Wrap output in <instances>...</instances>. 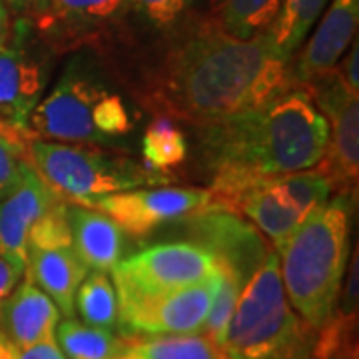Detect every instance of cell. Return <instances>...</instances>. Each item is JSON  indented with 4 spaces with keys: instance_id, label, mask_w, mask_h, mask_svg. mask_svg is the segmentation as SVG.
Returning <instances> with one entry per match:
<instances>
[{
    "instance_id": "obj_1",
    "label": "cell",
    "mask_w": 359,
    "mask_h": 359,
    "mask_svg": "<svg viewBox=\"0 0 359 359\" xmlns=\"http://www.w3.org/2000/svg\"><path fill=\"white\" fill-rule=\"evenodd\" d=\"M292 88L290 60L268 32L236 39L214 22L170 48L148 88L150 108L208 126L254 110Z\"/></svg>"
},
{
    "instance_id": "obj_2",
    "label": "cell",
    "mask_w": 359,
    "mask_h": 359,
    "mask_svg": "<svg viewBox=\"0 0 359 359\" xmlns=\"http://www.w3.org/2000/svg\"><path fill=\"white\" fill-rule=\"evenodd\" d=\"M205 164L214 174L273 178L318 166L330 124L304 88H287L268 104L200 126Z\"/></svg>"
},
{
    "instance_id": "obj_3",
    "label": "cell",
    "mask_w": 359,
    "mask_h": 359,
    "mask_svg": "<svg viewBox=\"0 0 359 359\" xmlns=\"http://www.w3.org/2000/svg\"><path fill=\"white\" fill-rule=\"evenodd\" d=\"M351 200L339 194L311 210L278 250L285 295L309 327L325 325L335 313L351 256Z\"/></svg>"
},
{
    "instance_id": "obj_4",
    "label": "cell",
    "mask_w": 359,
    "mask_h": 359,
    "mask_svg": "<svg viewBox=\"0 0 359 359\" xmlns=\"http://www.w3.org/2000/svg\"><path fill=\"white\" fill-rule=\"evenodd\" d=\"M130 130L132 118L124 100L78 66H70L54 88L42 96L28 122L30 138L90 146L110 144Z\"/></svg>"
},
{
    "instance_id": "obj_5",
    "label": "cell",
    "mask_w": 359,
    "mask_h": 359,
    "mask_svg": "<svg viewBox=\"0 0 359 359\" xmlns=\"http://www.w3.org/2000/svg\"><path fill=\"white\" fill-rule=\"evenodd\" d=\"M25 148L26 162L40 178L62 200L78 204L166 180L160 172H152L124 156L108 154L96 146H68L28 138Z\"/></svg>"
},
{
    "instance_id": "obj_6",
    "label": "cell",
    "mask_w": 359,
    "mask_h": 359,
    "mask_svg": "<svg viewBox=\"0 0 359 359\" xmlns=\"http://www.w3.org/2000/svg\"><path fill=\"white\" fill-rule=\"evenodd\" d=\"M302 327L283 290L280 256L269 252L244 283L219 347L228 359H268L292 344Z\"/></svg>"
},
{
    "instance_id": "obj_7",
    "label": "cell",
    "mask_w": 359,
    "mask_h": 359,
    "mask_svg": "<svg viewBox=\"0 0 359 359\" xmlns=\"http://www.w3.org/2000/svg\"><path fill=\"white\" fill-rule=\"evenodd\" d=\"M222 271V266L192 242H166L122 257L112 273L116 295L140 297L182 290Z\"/></svg>"
},
{
    "instance_id": "obj_8",
    "label": "cell",
    "mask_w": 359,
    "mask_h": 359,
    "mask_svg": "<svg viewBox=\"0 0 359 359\" xmlns=\"http://www.w3.org/2000/svg\"><path fill=\"white\" fill-rule=\"evenodd\" d=\"M224 269L204 282L158 295L120 297L116 325L122 337L192 335L204 332V323L218 294Z\"/></svg>"
},
{
    "instance_id": "obj_9",
    "label": "cell",
    "mask_w": 359,
    "mask_h": 359,
    "mask_svg": "<svg viewBox=\"0 0 359 359\" xmlns=\"http://www.w3.org/2000/svg\"><path fill=\"white\" fill-rule=\"evenodd\" d=\"M311 96L330 124V142L318 170L332 186V192L355 198L359 174V100L330 70L327 74L299 86Z\"/></svg>"
},
{
    "instance_id": "obj_10",
    "label": "cell",
    "mask_w": 359,
    "mask_h": 359,
    "mask_svg": "<svg viewBox=\"0 0 359 359\" xmlns=\"http://www.w3.org/2000/svg\"><path fill=\"white\" fill-rule=\"evenodd\" d=\"M28 39L30 26L20 20L0 46V134L22 148L30 138V114L42 100L48 82L46 62L34 54Z\"/></svg>"
},
{
    "instance_id": "obj_11",
    "label": "cell",
    "mask_w": 359,
    "mask_h": 359,
    "mask_svg": "<svg viewBox=\"0 0 359 359\" xmlns=\"http://www.w3.org/2000/svg\"><path fill=\"white\" fill-rule=\"evenodd\" d=\"M186 219L188 242L212 254L222 269L245 283L271 252L269 242L240 214L218 205H205Z\"/></svg>"
},
{
    "instance_id": "obj_12",
    "label": "cell",
    "mask_w": 359,
    "mask_h": 359,
    "mask_svg": "<svg viewBox=\"0 0 359 359\" xmlns=\"http://www.w3.org/2000/svg\"><path fill=\"white\" fill-rule=\"evenodd\" d=\"M210 202V190L204 188H152L108 194L84 205L110 216L132 236H146L168 222L188 218Z\"/></svg>"
},
{
    "instance_id": "obj_13",
    "label": "cell",
    "mask_w": 359,
    "mask_h": 359,
    "mask_svg": "<svg viewBox=\"0 0 359 359\" xmlns=\"http://www.w3.org/2000/svg\"><path fill=\"white\" fill-rule=\"evenodd\" d=\"M60 200L62 198L25 160L20 182L0 200V256L18 273L25 276L26 271L28 236L32 226Z\"/></svg>"
},
{
    "instance_id": "obj_14",
    "label": "cell",
    "mask_w": 359,
    "mask_h": 359,
    "mask_svg": "<svg viewBox=\"0 0 359 359\" xmlns=\"http://www.w3.org/2000/svg\"><path fill=\"white\" fill-rule=\"evenodd\" d=\"M359 22V0H332L320 26L306 46L290 60L292 88H299L334 70L355 40Z\"/></svg>"
},
{
    "instance_id": "obj_15",
    "label": "cell",
    "mask_w": 359,
    "mask_h": 359,
    "mask_svg": "<svg viewBox=\"0 0 359 359\" xmlns=\"http://www.w3.org/2000/svg\"><path fill=\"white\" fill-rule=\"evenodd\" d=\"M60 309L30 278L22 276L0 308V332L14 347L54 339Z\"/></svg>"
},
{
    "instance_id": "obj_16",
    "label": "cell",
    "mask_w": 359,
    "mask_h": 359,
    "mask_svg": "<svg viewBox=\"0 0 359 359\" xmlns=\"http://www.w3.org/2000/svg\"><path fill=\"white\" fill-rule=\"evenodd\" d=\"M25 276L50 297L65 318H74V297L80 283L88 276V268L82 264L72 244H28Z\"/></svg>"
},
{
    "instance_id": "obj_17",
    "label": "cell",
    "mask_w": 359,
    "mask_h": 359,
    "mask_svg": "<svg viewBox=\"0 0 359 359\" xmlns=\"http://www.w3.org/2000/svg\"><path fill=\"white\" fill-rule=\"evenodd\" d=\"M72 248L88 271L110 273L124 257L126 236L110 216L94 208L66 205Z\"/></svg>"
},
{
    "instance_id": "obj_18",
    "label": "cell",
    "mask_w": 359,
    "mask_h": 359,
    "mask_svg": "<svg viewBox=\"0 0 359 359\" xmlns=\"http://www.w3.org/2000/svg\"><path fill=\"white\" fill-rule=\"evenodd\" d=\"M231 212L244 214L256 226V230L273 244L276 252L287 242V238L304 219V216L276 188L273 178H257L252 182L236 198Z\"/></svg>"
},
{
    "instance_id": "obj_19",
    "label": "cell",
    "mask_w": 359,
    "mask_h": 359,
    "mask_svg": "<svg viewBox=\"0 0 359 359\" xmlns=\"http://www.w3.org/2000/svg\"><path fill=\"white\" fill-rule=\"evenodd\" d=\"M355 323L335 313L321 327L304 323L294 341L268 359H358Z\"/></svg>"
},
{
    "instance_id": "obj_20",
    "label": "cell",
    "mask_w": 359,
    "mask_h": 359,
    "mask_svg": "<svg viewBox=\"0 0 359 359\" xmlns=\"http://www.w3.org/2000/svg\"><path fill=\"white\" fill-rule=\"evenodd\" d=\"M134 0H48V11L34 25L42 32H56L65 39L68 30L84 32L120 18Z\"/></svg>"
},
{
    "instance_id": "obj_21",
    "label": "cell",
    "mask_w": 359,
    "mask_h": 359,
    "mask_svg": "<svg viewBox=\"0 0 359 359\" xmlns=\"http://www.w3.org/2000/svg\"><path fill=\"white\" fill-rule=\"evenodd\" d=\"M54 339L68 359H120L128 339L112 330L94 327L74 318L58 321Z\"/></svg>"
},
{
    "instance_id": "obj_22",
    "label": "cell",
    "mask_w": 359,
    "mask_h": 359,
    "mask_svg": "<svg viewBox=\"0 0 359 359\" xmlns=\"http://www.w3.org/2000/svg\"><path fill=\"white\" fill-rule=\"evenodd\" d=\"M120 359H228L205 334L130 337Z\"/></svg>"
},
{
    "instance_id": "obj_23",
    "label": "cell",
    "mask_w": 359,
    "mask_h": 359,
    "mask_svg": "<svg viewBox=\"0 0 359 359\" xmlns=\"http://www.w3.org/2000/svg\"><path fill=\"white\" fill-rule=\"evenodd\" d=\"M282 0H212V22L236 39L262 34L280 13Z\"/></svg>"
},
{
    "instance_id": "obj_24",
    "label": "cell",
    "mask_w": 359,
    "mask_h": 359,
    "mask_svg": "<svg viewBox=\"0 0 359 359\" xmlns=\"http://www.w3.org/2000/svg\"><path fill=\"white\" fill-rule=\"evenodd\" d=\"M325 4L327 0H282L280 13L266 30L282 56L287 60L294 58L295 50L325 11Z\"/></svg>"
},
{
    "instance_id": "obj_25",
    "label": "cell",
    "mask_w": 359,
    "mask_h": 359,
    "mask_svg": "<svg viewBox=\"0 0 359 359\" xmlns=\"http://www.w3.org/2000/svg\"><path fill=\"white\" fill-rule=\"evenodd\" d=\"M74 313L94 327H114L118 320V295L106 271H88L74 297Z\"/></svg>"
},
{
    "instance_id": "obj_26",
    "label": "cell",
    "mask_w": 359,
    "mask_h": 359,
    "mask_svg": "<svg viewBox=\"0 0 359 359\" xmlns=\"http://www.w3.org/2000/svg\"><path fill=\"white\" fill-rule=\"evenodd\" d=\"M142 154H144V166L162 174L186 160L188 142L166 116H162L156 118L144 132Z\"/></svg>"
},
{
    "instance_id": "obj_27",
    "label": "cell",
    "mask_w": 359,
    "mask_h": 359,
    "mask_svg": "<svg viewBox=\"0 0 359 359\" xmlns=\"http://www.w3.org/2000/svg\"><path fill=\"white\" fill-rule=\"evenodd\" d=\"M273 184L283 198L306 218L311 210L330 202L332 186L320 170H302L273 176Z\"/></svg>"
},
{
    "instance_id": "obj_28",
    "label": "cell",
    "mask_w": 359,
    "mask_h": 359,
    "mask_svg": "<svg viewBox=\"0 0 359 359\" xmlns=\"http://www.w3.org/2000/svg\"><path fill=\"white\" fill-rule=\"evenodd\" d=\"M242 287H244V283L240 282L231 271L224 269L218 294L214 297V304H212L210 313L205 318L204 332H202V334L210 335L218 346H222V339H224V334L228 330V323H230L231 313L236 309Z\"/></svg>"
},
{
    "instance_id": "obj_29",
    "label": "cell",
    "mask_w": 359,
    "mask_h": 359,
    "mask_svg": "<svg viewBox=\"0 0 359 359\" xmlns=\"http://www.w3.org/2000/svg\"><path fill=\"white\" fill-rule=\"evenodd\" d=\"M26 160L25 148L0 134V200L16 188Z\"/></svg>"
},
{
    "instance_id": "obj_30",
    "label": "cell",
    "mask_w": 359,
    "mask_h": 359,
    "mask_svg": "<svg viewBox=\"0 0 359 359\" xmlns=\"http://www.w3.org/2000/svg\"><path fill=\"white\" fill-rule=\"evenodd\" d=\"M188 4L190 0H134V6H138L148 20L162 28L174 25L188 8Z\"/></svg>"
},
{
    "instance_id": "obj_31",
    "label": "cell",
    "mask_w": 359,
    "mask_h": 359,
    "mask_svg": "<svg viewBox=\"0 0 359 359\" xmlns=\"http://www.w3.org/2000/svg\"><path fill=\"white\" fill-rule=\"evenodd\" d=\"M358 62H359V44L358 40L351 42V50L346 58L341 60V65L335 68L337 76L341 78V82L346 84L347 90L351 94L359 96V74H358Z\"/></svg>"
},
{
    "instance_id": "obj_32",
    "label": "cell",
    "mask_w": 359,
    "mask_h": 359,
    "mask_svg": "<svg viewBox=\"0 0 359 359\" xmlns=\"http://www.w3.org/2000/svg\"><path fill=\"white\" fill-rule=\"evenodd\" d=\"M13 359H68L58 347L56 339H44L28 347H14Z\"/></svg>"
},
{
    "instance_id": "obj_33",
    "label": "cell",
    "mask_w": 359,
    "mask_h": 359,
    "mask_svg": "<svg viewBox=\"0 0 359 359\" xmlns=\"http://www.w3.org/2000/svg\"><path fill=\"white\" fill-rule=\"evenodd\" d=\"M20 280H22V273H18L4 257L0 256V308Z\"/></svg>"
},
{
    "instance_id": "obj_34",
    "label": "cell",
    "mask_w": 359,
    "mask_h": 359,
    "mask_svg": "<svg viewBox=\"0 0 359 359\" xmlns=\"http://www.w3.org/2000/svg\"><path fill=\"white\" fill-rule=\"evenodd\" d=\"M4 2H8L14 11L28 14L34 20H39L48 11V0H4Z\"/></svg>"
},
{
    "instance_id": "obj_35",
    "label": "cell",
    "mask_w": 359,
    "mask_h": 359,
    "mask_svg": "<svg viewBox=\"0 0 359 359\" xmlns=\"http://www.w3.org/2000/svg\"><path fill=\"white\" fill-rule=\"evenodd\" d=\"M11 30H13V26H11V16H8L6 2H4V0H0V46L8 40V36H11Z\"/></svg>"
},
{
    "instance_id": "obj_36",
    "label": "cell",
    "mask_w": 359,
    "mask_h": 359,
    "mask_svg": "<svg viewBox=\"0 0 359 359\" xmlns=\"http://www.w3.org/2000/svg\"><path fill=\"white\" fill-rule=\"evenodd\" d=\"M8 347H13V344H11V341H8V339L4 337V334L0 332V353H2V351H6Z\"/></svg>"
}]
</instances>
